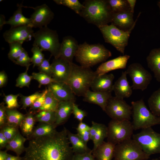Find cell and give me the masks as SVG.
Returning a JSON list of instances; mask_svg holds the SVG:
<instances>
[{
  "instance_id": "obj_7",
  "label": "cell",
  "mask_w": 160,
  "mask_h": 160,
  "mask_svg": "<svg viewBox=\"0 0 160 160\" xmlns=\"http://www.w3.org/2000/svg\"><path fill=\"white\" fill-rule=\"evenodd\" d=\"M108 95L91 87L82 88L76 97L77 115L83 122L100 124L107 109Z\"/></svg>"
},
{
  "instance_id": "obj_20",
  "label": "cell",
  "mask_w": 160,
  "mask_h": 160,
  "mask_svg": "<svg viewBox=\"0 0 160 160\" xmlns=\"http://www.w3.org/2000/svg\"><path fill=\"white\" fill-rule=\"evenodd\" d=\"M89 153L82 146L77 138L72 134L67 154L63 160H86Z\"/></svg>"
},
{
  "instance_id": "obj_6",
  "label": "cell",
  "mask_w": 160,
  "mask_h": 160,
  "mask_svg": "<svg viewBox=\"0 0 160 160\" xmlns=\"http://www.w3.org/2000/svg\"><path fill=\"white\" fill-rule=\"evenodd\" d=\"M34 11L46 12L51 15L46 23V39L49 42H62L71 38L81 28L82 22L74 11L69 6L50 11L35 9Z\"/></svg>"
},
{
  "instance_id": "obj_24",
  "label": "cell",
  "mask_w": 160,
  "mask_h": 160,
  "mask_svg": "<svg viewBox=\"0 0 160 160\" xmlns=\"http://www.w3.org/2000/svg\"><path fill=\"white\" fill-rule=\"evenodd\" d=\"M146 113H151L160 110V92L156 93L147 100L143 107Z\"/></svg>"
},
{
  "instance_id": "obj_22",
  "label": "cell",
  "mask_w": 160,
  "mask_h": 160,
  "mask_svg": "<svg viewBox=\"0 0 160 160\" xmlns=\"http://www.w3.org/2000/svg\"><path fill=\"white\" fill-rule=\"evenodd\" d=\"M29 144L28 141L8 143L6 151L10 157L9 160H29L26 152V146Z\"/></svg>"
},
{
  "instance_id": "obj_11",
  "label": "cell",
  "mask_w": 160,
  "mask_h": 160,
  "mask_svg": "<svg viewBox=\"0 0 160 160\" xmlns=\"http://www.w3.org/2000/svg\"><path fill=\"white\" fill-rule=\"evenodd\" d=\"M33 5L26 7V14L20 20L19 23L9 32V36L13 37L17 41L42 38L46 39L47 30L46 27L38 26L33 20Z\"/></svg>"
},
{
  "instance_id": "obj_31",
  "label": "cell",
  "mask_w": 160,
  "mask_h": 160,
  "mask_svg": "<svg viewBox=\"0 0 160 160\" xmlns=\"http://www.w3.org/2000/svg\"><path fill=\"white\" fill-rule=\"evenodd\" d=\"M159 160H160V159H159Z\"/></svg>"
},
{
  "instance_id": "obj_29",
  "label": "cell",
  "mask_w": 160,
  "mask_h": 160,
  "mask_svg": "<svg viewBox=\"0 0 160 160\" xmlns=\"http://www.w3.org/2000/svg\"><path fill=\"white\" fill-rule=\"evenodd\" d=\"M0 160H9L7 158V156L5 153L1 155V158H0Z\"/></svg>"
},
{
  "instance_id": "obj_1",
  "label": "cell",
  "mask_w": 160,
  "mask_h": 160,
  "mask_svg": "<svg viewBox=\"0 0 160 160\" xmlns=\"http://www.w3.org/2000/svg\"><path fill=\"white\" fill-rule=\"evenodd\" d=\"M146 113L135 102L108 95L106 112L100 125L112 143L126 146L134 135L140 120Z\"/></svg>"
},
{
  "instance_id": "obj_23",
  "label": "cell",
  "mask_w": 160,
  "mask_h": 160,
  "mask_svg": "<svg viewBox=\"0 0 160 160\" xmlns=\"http://www.w3.org/2000/svg\"><path fill=\"white\" fill-rule=\"evenodd\" d=\"M72 134L69 132L62 139V143L54 149L49 157L46 160H63L68 151L69 142Z\"/></svg>"
},
{
  "instance_id": "obj_15",
  "label": "cell",
  "mask_w": 160,
  "mask_h": 160,
  "mask_svg": "<svg viewBox=\"0 0 160 160\" xmlns=\"http://www.w3.org/2000/svg\"><path fill=\"white\" fill-rule=\"evenodd\" d=\"M49 69L47 77L49 83L47 88L50 101H51L53 99L58 100L67 87L66 82L63 79L64 75L53 67H49Z\"/></svg>"
},
{
  "instance_id": "obj_14",
  "label": "cell",
  "mask_w": 160,
  "mask_h": 160,
  "mask_svg": "<svg viewBox=\"0 0 160 160\" xmlns=\"http://www.w3.org/2000/svg\"><path fill=\"white\" fill-rule=\"evenodd\" d=\"M80 2L87 7L104 12L118 22L126 11L125 7L117 0H82Z\"/></svg>"
},
{
  "instance_id": "obj_25",
  "label": "cell",
  "mask_w": 160,
  "mask_h": 160,
  "mask_svg": "<svg viewBox=\"0 0 160 160\" xmlns=\"http://www.w3.org/2000/svg\"><path fill=\"white\" fill-rule=\"evenodd\" d=\"M11 116L9 110L6 107L0 109V131H3L9 126L11 121Z\"/></svg>"
},
{
  "instance_id": "obj_2",
  "label": "cell",
  "mask_w": 160,
  "mask_h": 160,
  "mask_svg": "<svg viewBox=\"0 0 160 160\" xmlns=\"http://www.w3.org/2000/svg\"><path fill=\"white\" fill-rule=\"evenodd\" d=\"M112 86L121 98L135 102L159 91L160 73L152 66L127 63L118 67Z\"/></svg>"
},
{
  "instance_id": "obj_18",
  "label": "cell",
  "mask_w": 160,
  "mask_h": 160,
  "mask_svg": "<svg viewBox=\"0 0 160 160\" xmlns=\"http://www.w3.org/2000/svg\"><path fill=\"white\" fill-rule=\"evenodd\" d=\"M62 139L55 138L44 144L38 145L32 143L33 160H46L54 151V149L62 143Z\"/></svg>"
},
{
  "instance_id": "obj_9",
  "label": "cell",
  "mask_w": 160,
  "mask_h": 160,
  "mask_svg": "<svg viewBox=\"0 0 160 160\" xmlns=\"http://www.w3.org/2000/svg\"><path fill=\"white\" fill-rule=\"evenodd\" d=\"M118 69L117 64L110 56L106 54L98 55L91 65L87 87H92L109 94V89L112 86Z\"/></svg>"
},
{
  "instance_id": "obj_28",
  "label": "cell",
  "mask_w": 160,
  "mask_h": 160,
  "mask_svg": "<svg viewBox=\"0 0 160 160\" xmlns=\"http://www.w3.org/2000/svg\"><path fill=\"white\" fill-rule=\"evenodd\" d=\"M9 31L7 24L4 22L0 23V44L2 45L4 40L7 37H9Z\"/></svg>"
},
{
  "instance_id": "obj_10",
  "label": "cell",
  "mask_w": 160,
  "mask_h": 160,
  "mask_svg": "<svg viewBox=\"0 0 160 160\" xmlns=\"http://www.w3.org/2000/svg\"><path fill=\"white\" fill-rule=\"evenodd\" d=\"M125 150L149 160H159L160 137H138L134 135L129 139Z\"/></svg>"
},
{
  "instance_id": "obj_5",
  "label": "cell",
  "mask_w": 160,
  "mask_h": 160,
  "mask_svg": "<svg viewBox=\"0 0 160 160\" xmlns=\"http://www.w3.org/2000/svg\"><path fill=\"white\" fill-rule=\"evenodd\" d=\"M49 42L42 38L17 41L6 49L5 56L13 66L22 63L35 65L45 62L50 56L52 49Z\"/></svg>"
},
{
  "instance_id": "obj_16",
  "label": "cell",
  "mask_w": 160,
  "mask_h": 160,
  "mask_svg": "<svg viewBox=\"0 0 160 160\" xmlns=\"http://www.w3.org/2000/svg\"><path fill=\"white\" fill-rule=\"evenodd\" d=\"M49 118L54 120L59 125L58 131L64 128L73 127L80 123H83L78 117L66 109L59 108L50 109L48 111Z\"/></svg>"
},
{
  "instance_id": "obj_17",
  "label": "cell",
  "mask_w": 160,
  "mask_h": 160,
  "mask_svg": "<svg viewBox=\"0 0 160 160\" xmlns=\"http://www.w3.org/2000/svg\"><path fill=\"white\" fill-rule=\"evenodd\" d=\"M43 102L44 101L40 102L38 108L29 112L24 120V130L29 132L37 130L44 131L46 122L49 118L48 113L45 114L42 111L41 108Z\"/></svg>"
},
{
  "instance_id": "obj_30",
  "label": "cell",
  "mask_w": 160,
  "mask_h": 160,
  "mask_svg": "<svg viewBox=\"0 0 160 160\" xmlns=\"http://www.w3.org/2000/svg\"><path fill=\"white\" fill-rule=\"evenodd\" d=\"M109 160H117V159L114 156L112 155V154H111L110 157V159Z\"/></svg>"
},
{
  "instance_id": "obj_13",
  "label": "cell",
  "mask_w": 160,
  "mask_h": 160,
  "mask_svg": "<svg viewBox=\"0 0 160 160\" xmlns=\"http://www.w3.org/2000/svg\"><path fill=\"white\" fill-rule=\"evenodd\" d=\"M140 137H160V111L143 116L136 130Z\"/></svg>"
},
{
  "instance_id": "obj_19",
  "label": "cell",
  "mask_w": 160,
  "mask_h": 160,
  "mask_svg": "<svg viewBox=\"0 0 160 160\" xmlns=\"http://www.w3.org/2000/svg\"><path fill=\"white\" fill-rule=\"evenodd\" d=\"M47 93V87L44 86L41 78L37 74L27 89L21 94L32 99L38 100L40 102L44 101L47 97L46 95Z\"/></svg>"
},
{
  "instance_id": "obj_26",
  "label": "cell",
  "mask_w": 160,
  "mask_h": 160,
  "mask_svg": "<svg viewBox=\"0 0 160 160\" xmlns=\"http://www.w3.org/2000/svg\"><path fill=\"white\" fill-rule=\"evenodd\" d=\"M111 153L106 152H89L86 160H109Z\"/></svg>"
},
{
  "instance_id": "obj_4",
  "label": "cell",
  "mask_w": 160,
  "mask_h": 160,
  "mask_svg": "<svg viewBox=\"0 0 160 160\" xmlns=\"http://www.w3.org/2000/svg\"><path fill=\"white\" fill-rule=\"evenodd\" d=\"M52 60L49 67L57 69L64 76H72L87 87L89 82L91 65L85 46L78 45L71 39L59 43L51 49Z\"/></svg>"
},
{
  "instance_id": "obj_8",
  "label": "cell",
  "mask_w": 160,
  "mask_h": 160,
  "mask_svg": "<svg viewBox=\"0 0 160 160\" xmlns=\"http://www.w3.org/2000/svg\"><path fill=\"white\" fill-rule=\"evenodd\" d=\"M72 134L77 138L89 152H106L112 154V142L105 129L97 123H81L72 128Z\"/></svg>"
},
{
  "instance_id": "obj_12",
  "label": "cell",
  "mask_w": 160,
  "mask_h": 160,
  "mask_svg": "<svg viewBox=\"0 0 160 160\" xmlns=\"http://www.w3.org/2000/svg\"><path fill=\"white\" fill-rule=\"evenodd\" d=\"M34 66L27 63H20L13 66L15 75L12 81V87L21 94L27 89L37 74L33 70Z\"/></svg>"
},
{
  "instance_id": "obj_27",
  "label": "cell",
  "mask_w": 160,
  "mask_h": 160,
  "mask_svg": "<svg viewBox=\"0 0 160 160\" xmlns=\"http://www.w3.org/2000/svg\"><path fill=\"white\" fill-rule=\"evenodd\" d=\"M148 42L154 52L158 62L160 64V37L149 40Z\"/></svg>"
},
{
  "instance_id": "obj_3",
  "label": "cell",
  "mask_w": 160,
  "mask_h": 160,
  "mask_svg": "<svg viewBox=\"0 0 160 160\" xmlns=\"http://www.w3.org/2000/svg\"><path fill=\"white\" fill-rule=\"evenodd\" d=\"M124 7L120 24L147 42L160 37V0H129Z\"/></svg>"
},
{
  "instance_id": "obj_21",
  "label": "cell",
  "mask_w": 160,
  "mask_h": 160,
  "mask_svg": "<svg viewBox=\"0 0 160 160\" xmlns=\"http://www.w3.org/2000/svg\"><path fill=\"white\" fill-rule=\"evenodd\" d=\"M57 103L60 108L66 109L77 115V100L75 96L74 89L67 88L57 100Z\"/></svg>"
}]
</instances>
